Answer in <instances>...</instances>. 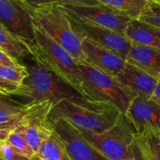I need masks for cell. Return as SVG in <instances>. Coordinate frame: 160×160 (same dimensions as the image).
Returning <instances> with one entry per match:
<instances>
[{"label":"cell","mask_w":160,"mask_h":160,"mask_svg":"<svg viewBox=\"0 0 160 160\" xmlns=\"http://www.w3.org/2000/svg\"><path fill=\"white\" fill-rule=\"evenodd\" d=\"M35 156L42 160H72L65 142L56 131L42 142Z\"/></svg>","instance_id":"cell-20"},{"label":"cell","mask_w":160,"mask_h":160,"mask_svg":"<svg viewBox=\"0 0 160 160\" xmlns=\"http://www.w3.org/2000/svg\"><path fill=\"white\" fill-rule=\"evenodd\" d=\"M0 143L1 160H31L28 156L17 151L6 142H2Z\"/></svg>","instance_id":"cell-26"},{"label":"cell","mask_w":160,"mask_h":160,"mask_svg":"<svg viewBox=\"0 0 160 160\" xmlns=\"http://www.w3.org/2000/svg\"><path fill=\"white\" fill-rule=\"evenodd\" d=\"M126 61L160 80V48L132 44Z\"/></svg>","instance_id":"cell-16"},{"label":"cell","mask_w":160,"mask_h":160,"mask_svg":"<svg viewBox=\"0 0 160 160\" xmlns=\"http://www.w3.org/2000/svg\"><path fill=\"white\" fill-rule=\"evenodd\" d=\"M123 34L134 45L160 48V28L138 20H131Z\"/></svg>","instance_id":"cell-17"},{"label":"cell","mask_w":160,"mask_h":160,"mask_svg":"<svg viewBox=\"0 0 160 160\" xmlns=\"http://www.w3.org/2000/svg\"><path fill=\"white\" fill-rule=\"evenodd\" d=\"M1 23L9 31L34 45V7L23 0H0Z\"/></svg>","instance_id":"cell-8"},{"label":"cell","mask_w":160,"mask_h":160,"mask_svg":"<svg viewBox=\"0 0 160 160\" xmlns=\"http://www.w3.org/2000/svg\"><path fill=\"white\" fill-rule=\"evenodd\" d=\"M125 115L134 126L137 136L160 138V105L152 99L134 98Z\"/></svg>","instance_id":"cell-10"},{"label":"cell","mask_w":160,"mask_h":160,"mask_svg":"<svg viewBox=\"0 0 160 160\" xmlns=\"http://www.w3.org/2000/svg\"><path fill=\"white\" fill-rule=\"evenodd\" d=\"M69 19L72 28L81 40L83 38L88 39L94 43L111 50L126 60L132 43L124 35L107 28L87 24L70 17Z\"/></svg>","instance_id":"cell-11"},{"label":"cell","mask_w":160,"mask_h":160,"mask_svg":"<svg viewBox=\"0 0 160 160\" xmlns=\"http://www.w3.org/2000/svg\"><path fill=\"white\" fill-rule=\"evenodd\" d=\"M121 114L119 109L110 105L83 106L63 99L53 106L49 120L53 123L63 119L81 131L100 133L113 126Z\"/></svg>","instance_id":"cell-3"},{"label":"cell","mask_w":160,"mask_h":160,"mask_svg":"<svg viewBox=\"0 0 160 160\" xmlns=\"http://www.w3.org/2000/svg\"><path fill=\"white\" fill-rule=\"evenodd\" d=\"M31 160H42V159H40V158H38V156H34V158H33V159H31Z\"/></svg>","instance_id":"cell-31"},{"label":"cell","mask_w":160,"mask_h":160,"mask_svg":"<svg viewBox=\"0 0 160 160\" xmlns=\"http://www.w3.org/2000/svg\"><path fill=\"white\" fill-rule=\"evenodd\" d=\"M28 69L29 77L12 95L24 98L28 102L50 101L56 105L63 99H69L83 106L104 104L88 100L72 86L36 62Z\"/></svg>","instance_id":"cell-1"},{"label":"cell","mask_w":160,"mask_h":160,"mask_svg":"<svg viewBox=\"0 0 160 160\" xmlns=\"http://www.w3.org/2000/svg\"><path fill=\"white\" fill-rule=\"evenodd\" d=\"M23 1H27V0H23Z\"/></svg>","instance_id":"cell-32"},{"label":"cell","mask_w":160,"mask_h":160,"mask_svg":"<svg viewBox=\"0 0 160 160\" xmlns=\"http://www.w3.org/2000/svg\"><path fill=\"white\" fill-rule=\"evenodd\" d=\"M109 160H121L138 156L136 147L137 132L125 114L115 124L102 132L81 131Z\"/></svg>","instance_id":"cell-6"},{"label":"cell","mask_w":160,"mask_h":160,"mask_svg":"<svg viewBox=\"0 0 160 160\" xmlns=\"http://www.w3.org/2000/svg\"><path fill=\"white\" fill-rule=\"evenodd\" d=\"M138 20L160 28V5L148 2Z\"/></svg>","instance_id":"cell-25"},{"label":"cell","mask_w":160,"mask_h":160,"mask_svg":"<svg viewBox=\"0 0 160 160\" xmlns=\"http://www.w3.org/2000/svg\"><path fill=\"white\" fill-rule=\"evenodd\" d=\"M81 46L85 55L86 62L114 78L127 63L124 59L115 52L87 38L82 39Z\"/></svg>","instance_id":"cell-14"},{"label":"cell","mask_w":160,"mask_h":160,"mask_svg":"<svg viewBox=\"0 0 160 160\" xmlns=\"http://www.w3.org/2000/svg\"><path fill=\"white\" fill-rule=\"evenodd\" d=\"M120 17L129 20H138L148 5L146 0H97Z\"/></svg>","instance_id":"cell-21"},{"label":"cell","mask_w":160,"mask_h":160,"mask_svg":"<svg viewBox=\"0 0 160 160\" xmlns=\"http://www.w3.org/2000/svg\"><path fill=\"white\" fill-rule=\"evenodd\" d=\"M20 64L17 59L0 51V67H17Z\"/></svg>","instance_id":"cell-27"},{"label":"cell","mask_w":160,"mask_h":160,"mask_svg":"<svg viewBox=\"0 0 160 160\" xmlns=\"http://www.w3.org/2000/svg\"><path fill=\"white\" fill-rule=\"evenodd\" d=\"M32 45L0 23V51L20 61L28 55L32 56Z\"/></svg>","instance_id":"cell-18"},{"label":"cell","mask_w":160,"mask_h":160,"mask_svg":"<svg viewBox=\"0 0 160 160\" xmlns=\"http://www.w3.org/2000/svg\"><path fill=\"white\" fill-rule=\"evenodd\" d=\"M34 35L35 40L32 45V56L34 62L56 74L89 100L84 92L78 61L62 45L35 26Z\"/></svg>","instance_id":"cell-2"},{"label":"cell","mask_w":160,"mask_h":160,"mask_svg":"<svg viewBox=\"0 0 160 160\" xmlns=\"http://www.w3.org/2000/svg\"><path fill=\"white\" fill-rule=\"evenodd\" d=\"M5 142H7L9 145H10L12 148H15L19 152L28 156L30 159H32L35 156L36 154L29 146L23 134L17 128H15L9 134L7 140L5 141Z\"/></svg>","instance_id":"cell-23"},{"label":"cell","mask_w":160,"mask_h":160,"mask_svg":"<svg viewBox=\"0 0 160 160\" xmlns=\"http://www.w3.org/2000/svg\"><path fill=\"white\" fill-rule=\"evenodd\" d=\"M69 17L77 21L112 30L123 35L131 20L120 17L103 5L58 6Z\"/></svg>","instance_id":"cell-9"},{"label":"cell","mask_w":160,"mask_h":160,"mask_svg":"<svg viewBox=\"0 0 160 160\" xmlns=\"http://www.w3.org/2000/svg\"><path fill=\"white\" fill-rule=\"evenodd\" d=\"M151 99H152L153 101H155L158 104L160 105V80L158 81L157 85H156V88H155V91L153 92V95L152 96Z\"/></svg>","instance_id":"cell-28"},{"label":"cell","mask_w":160,"mask_h":160,"mask_svg":"<svg viewBox=\"0 0 160 160\" xmlns=\"http://www.w3.org/2000/svg\"><path fill=\"white\" fill-rule=\"evenodd\" d=\"M29 77L26 66L20 64L17 67H0V93L9 97L13 95L23 84Z\"/></svg>","instance_id":"cell-19"},{"label":"cell","mask_w":160,"mask_h":160,"mask_svg":"<svg viewBox=\"0 0 160 160\" xmlns=\"http://www.w3.org/2000/svg\"><path fill=\"white\" fill-rule=\"evenodd\" d=\"M135 144L141 160H160V138L137 136Z\"/></svg>","instance_id":"cell-22"},{"label":"cell","mask_w":160,"mask_h":160,"mask_svg":"<svg viewBox=\"0 0 160 160\" xmlns=\"http://www.w3.org/2000/svg\"><path fill=\"white\" fill-rule=\"evenodd\" d=\"M32 106V102L20 103L9 97L0 98V142L7 140Z\"/></svg>","instance_id":"cell-15"},{"label":"cell","mask_w":160,"mask_h":160,"mask_svg":"<svg viewBox=\"0 0 160 160\" xmlns=\"http://www.w3.org/2000/svg\"><path fill=\"white\" fill-rule=\"evenodd\" d=\"M52 123L65 142L72 160H109L70 122L60 119Z\"/></svg>","instance_id":"cell-12"},{"label":"cell","mask_w":160,"mask_h":160,"mask_svg":"<svg viewBox=\"0 0 160 160\" xmlns=\"http://www.w3.org/2000/svg\"><path fill=\"white\" fill-rule=\"evenodd\" d=\"M79 67L88 98L95 102L110 105L122 113H126L134 98L117 80L87 62H80Z\"/></svg>","instance_id":"cell-4"},{"label":"cell","mask_w":160,"mask_h":160,"mask_svg":"<svg viewBox=\"0 0 160 160\" xmlns=\"http://www.w3.org/2000/svg\"><path fill=\"white\" fill-rule=\"evenodd\" d=\"M146 1H148L150 3H153V4L160 5V0H146Z\"/></svg>","instance_id":"cell-29"},{"label":"cell","mask_w":160,"mask_h":160,"mask_svg":"<svg viewBox=\"0 0 160 160\" xmlns=\"http://www.w3.org/2000/svg\"><path fill=\"white\" fill-rule=\"evenodd\" d=\"M121 160H141V159H140V157L138 158V156H136V157L128 158V159H121Z\"/></svg>","instance_id":"cell-30"},{"label":"cell","mask_w":160,"mask_h":160,"mask_svg":"<svg viewBox=\"0 0 160 160\" xmlns=\"http://www.w3.org/2000/svg\"><path fill=\"white\" fill-rule=\"evenodd\" d=\"M33 7L47 6H61V5H74V6H98L102 5L97 0H27Z\"/></svg>","instance_id":"cell-24"},{"label":"cell","mask_w":160,"mask_h":160,"mask_svg":"<svg viewBox=\"0 0 160 160\" xmlns=\"http://www.w3.org/2000/svg\"><path fill=\"white\" fill-rule=\"evenodd\" d=\"M115 78L133 98L140 97L145 99H151L159 81L141 68L128 62Z\"/></svg>","instance_id":"cell-13"},{"label":"cell","mask_w":160,"mask_h":160,"mask_svg":"<svg viewBox=\"0 0 160 160\" xmlns=\"http://www.w3.org/2000/svg\"><path fill=\"white\" fill-rule=\"evenodd\" d=\"M53 104L50 101L32 102L20 123L16 128L20 130L31 149L37 153L41 144L55 131L49 120Z\"/></svg>","instance_id":"cell-7"},{"label":"cell","mask_w":160,"mask_h":160,"mask_svg":"<svg viewBox=\"0 0 160 160\" xmlns=\"http://www.w3.org/2000/svg\"><path fill=\"white\" fill-rule=\"evenodd\" d=\"M34 26L62 45L78 63L86 62L82 40L74 32L67 14L58 6L34 7Z\"/></svg>","instance_id":"cell-5"}]
</instances>
